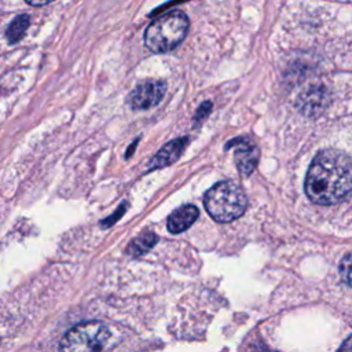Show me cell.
Returning <instances> with one entry per match:
<instances>
[{
    "label": "cell",
    "mask_w": 352,
    "mask_h": 352,
    "mask_svg": "<svg viewBox=\"0 0 352 352\" xmlns=\"http://www.w3.org/2000/svg\"><path fill=\"white\" fill-rule=\"evenodd\" d=\"M352 187V165L346 153L326 148L312 160L305 176V194L318 205L344 201Z\"/></svg>",
    "instance_id": "cell-1"
},
{
    "label": "cell",
    "mask_w": 352,
    "mask_h": 352,
    "mask_svg": "<svg viewBox=\"0 0 352 352\" xmlns=\"http://www.w3.org/2000/svg\"><path fill=\"white\" fill-rule=\"evenodd\" d=\"M188 16L180 11L173 10L155 18L144 32L146 47L155 54H164L175 50L187 36Z\"/></svg>",
    "instance_id": "cell-2"
},
{
    "label": "cell",
    "mask_w": 352,
    "mask_h": 352,
    "mask_svg": "<svg viewBox=\"0 0 352 352\" xmlns=\"http://www.w3.org/2000/svg\"><path fill=\"white\" fill-rule=\"evenodd\" d=\"M204 205L213 220L230 223L245 213L248 198L239 184L226 180L216 183L206 191Z\"/></svg>",
    "instance_id": "cell-3"
},
{
    "label": "cell",
    "mask_w": 352,
    "mask_h": 352,
    "mask_svg": "<svg viewBox=\"0 0 352 352\" xmlns=\"http://www.w3.org/2000/svg\"><path fill=\"white\" fill-rule=\"evenodd\" d=\"M110 338L106 324L98 320L72 327L59 344V352H100Z\"/></svg>",
    "instance_id": "cell-4"
},
{
    "label": "cell",
    "mask_w": 352,
    "mask_h": 352,
    "mask_svg": "<svg viewBox=\"0 0 352 352\" xmlns=\"http://www.w3.org/2000/svg\"><path fill=\"white\" fill-rule=\"evenodd\" d=\"M166 91V84L160 80H146L138 84L128 95V104L133 110L150 109L161 102Z\"/></svg>",
    "instance_id": "cell-5"
},
{
    "label": "cell",
    "mask_w": 352,
    "mask_h": 352,
    "mask_svg": "<svg viewBox=\"0 0 352 352\" xmlns=\"http://www.w3.org/2000/svg\"><path fill=\"white\" fill-rule=\"evenodd\" d=\"M230 144L235 146L234 157H235V164H236L238 170L245 176L250 175L256 169L257 162H258L257 147L252 142L242 139V138H238L236 140L231 142Z\"/></svg>",
    "instance_id": "cell-6"
},
{
    "label": "cell",
    "mask_w": 352,
    "mask_h": 352,
    "mask_svg": "<svg viewBox=\"0 0 352 352\" xmlns=\"http://www.w3.org/2000/svg\"><path fill=\"white\" fill-rule=\"evenodd\" d=\"M188 143V138L183 136L180 139L176 140H170L169 143H166L150 161L148 164V169H160L164 166H168L170 164H173L175 161L179 160V157L183 154L186 144Z\"/></svg>",
    "instance_id": "cell-7"
},
{
    "label": "cell",
    "mask_w": 352,
    "mask_h": 352,
    "mask_svg": "<svg viewBox=\"0 0 352 352\" xmlns=\"http://www.w3.org/2000/svg\"><path fill=\"white\" fill-rule=\"evenodd\" d=\"M198 209L194 205H183L173 210L168 217V230L172 234H179L186 231L198 219Z\"/></svg>",
    "instance_id": "cell-8"
},
{
    "label": "cell",
    "mask_w": 352,
    "mask_h": 352,
    "mask_svg": "<svg viewBox=\"0 0 352 352\" xmlns=\"http://www.w3.org/2000/svg\"><path fill=\"white\" fill-rule=\"evenodd\" d=\"M327 106V95L320 88H312L304 92L298 99V107L302 113L312 116L322 113Z\"/></svg>",
    "instance_id": "cell-9"
},
{
    "label": "cell",
    "mask_w": 352,
    "mask_h": 352,
    "mask_svg": "<svg viewBox=\"0 0 352 352\" xmlns=\"http://www.w3.org/2000/svg\"><path fill=\"white\" fill-rule=\"evenodd\" d=\"M29 22H30V19H29V16L25 15V14L16 16V18L8 25L7 32H6V36H7L8 41H10V43H15V41L21 40L22 36L25 34L28 26H29Z\"/></svg>",
    "instance_id": "cell-10"
},
{
    "label": "cell",
    "mask_w": 352,
    "mask_h": 352,
    "mask_svg": "<svg viewBox=\"0 0 352 352\" xmlns=\"http://www.w3.org/2000/svg\"><path fill=\"white\" fill-rule=\"evenodd\" d=\"M155 241H157V235H154L153 232L142 234L135 241H132V243L128 248V252L135 256L142 254V253L147 252L155 243Z\"/></svg>",
    "instance_id": "cell-11"
},
{
    "label": "cell",
    "mask_w": 352,
    "mask_h": 352,
    "mask_svg": "<svg viewBox=\"0 0 352 352\" xmlns=\"http://www.w3.org/2000/svg\"><path fill=\"white\" fill-rule=\"evenodd\" d=\"M340 272H341V275L344 276L345 283L349 285V275H351V256H349V254H345L344 260L341 261Z\"/></svg>",
    "instance_id": "cell-12"
},
{
    "label": "cell",
    "mask_w": 352,
    "mask_h": 352,
    "mask_svg": "<svg viewBox=\"0 0 352 352\" xmlns=\"http://www.w3.org/2000/svg\"><path fill=\"white\" fill-rule=\"evenodd\" d=\"M210 110H212V103L210 102H204L195 113V121L199 122L201 120H204L210 113Z\"/></svg>",
    "instance_id": "cell-13"
},
{
    "label": "cell",
    "mask_w": 352,
    "mask_h": 352,
    "mask_svg": "<svg viewBox=\"0 0 352 352\" xmlns=\"http://www.w3.org/2000/svg\"><path fill=\"white\" fill-rule=\"evenodd\" d=\"M25 1L29 3L30 6L38 7V6H45V4H48V3H51V1H54V0H25Z\"/></svg>",
    "instance_id": "cell-14"
}]
</instances>
